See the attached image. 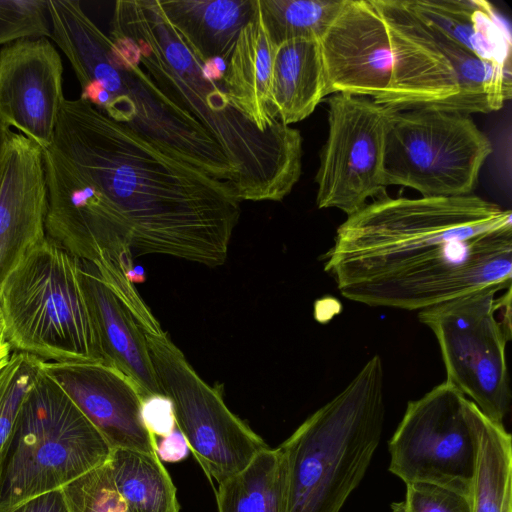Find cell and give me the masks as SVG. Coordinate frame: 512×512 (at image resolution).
I'll list each match as a JSON object with an SVG mask.
<instances>
[{
	"label": "cell",
	"instance_id": "cell-36",
	"mask_svg": "<svg viewBox=\"0 0 512 512\" xmlns=\"http://www.w3.org/2000/svg\"><path fill=\"white\" fill-rule=\"evenodd\" d=\"M127 278L134 285L143 283L146 279L144 269L141 266L135 265L128 273Z\"/></svg>",
	"mask_w": 512,
	"mask_h": 512
},
{
	"label": "cell",
	"instance_id": "cell-30",
	"mask_svg": "<svg viewBox=\"0 0 512 512\" xmlns=\"http://www.w3.org/2000/svg\"><path fill=\"white\" fill-rule=\"evenodd\" d=\"M391 512H470L469 499L438 485L406 484L405 499L391 504Z\"/></svg>",
	"mask_w": 512,
	"mask_h": 512
},
{
	"label": "cell",
	"instance_id": "cell-1",
	"mask_svg": "<svg viewBox=\"0 0 512 512\" xmlns=\"http://www.w3.org/2000/svg\"><path fill=\"white\" fill-rule=\"evenodd\" d=\"M47 217L69 226H121L134 258L225 263L240 216L234 188L164 152L90 102L64 99L42 148Z\"/></svg>",
	"mask_w": 512,
	"mask_h": 512
},
{
	"label": "cell",
	"instance_id": "cell-32",
	"mask_svg": "<svg viewBox=\"0 0 512 512\" xmlns=\"http://www.w3.org/2000/svg\"><path fill=\"white\" fill-rule=\"evenodd\" d=\"M190 451L187 440L176 428L157 442L156 454L161 461L175 463L185 459Z\"/></svg>",
	"mask_w": 512,
	"mask_h": 512
},
{
	"label": "cell",
	"instance_id": "cell-28",
	"mask_svg": "<svg viewBox=\"0 0 512 512\" xmlns=\"http://www.w3.org/2000/svg\"><path fill=\"white\" fill-rule=\"evenodd\" d=\"M61 491L69 512H127L113 483L108 461Z\"/></svg>",
	"mask_w": 512,
	"mask_h": 512
},
{
	"label": "cell",
	"instance_id": "cell-4",
	"mask_svg": "<svg viewBox=\"0 0 512 512\" xmlns=\"http://www.w3.org/2000/svg\"><path fill=\"white\" fill-rule=\"evenodd\" d=\"M384 420V368L374 355L280 445L288 471L285 512H339L369 467Z\"/></svg>",
	"mask_w": 512,
	"mask_h": 512
},
{
	"label": "cell",
	"instance_id": "cell-11",
	"mask_svg": "<svg viewBox=\"0 0 512 512\" xmlns=\"http://www.w3.org/2000/svg\"><path fill=\"white\" fill-rule=\"evenodd\" d=\"M162 394L174 406L176 426L207 477L221 483L269 447L225 404L161 328L143 332Z\"/></svg>",
	"mask_w": 512,
	"mask_h": 512
},
{
	"label": "cell",
	"instance_id": "cell-8",
	"mask_svg": "<svg viewBox=\"0 0 512 512\" xmlns=\"http://www.w3.org/2000/svg\"><path fill=\"white\" fill-rule=\"evenodd\" d=\"M111 452L105 437L41 368L0 465V512L62 489L105 464Z\"/></svg>",
	"mask_w": 512,
	"mask_h": 512
},
{
	"label": "cell",
	"instance_id": "cell-5",
	"mask_svg": "<svg viewBox=\"0 0 512 512\" xmlns=\"http://www.w3.org/2000/svg\"><path fill=\"white\" fill-rule=\"evenodd\" d=\"M108 36L77 60L80 98L164 152L231 185L237 194V174L219 144L160 89L141 66L129 37L111 31Z\"/></svg>",
	"mask_w": 512,
	"mask_h": 512
},
{
	"label": "cell",
	"instance_id": "cell-33",
	"mask_svg": "<svg viewBox=\"0 0 512 512\" xmlns=\"http://www.w3.org/2000/svg\"><path fill=\"white\" fill-rule=\"evenodd\" d=\"M9 512H69L60 490L34 497Z\"/></svg>",
	"mask_w": 512,
	"mask_h": 512
},
{
	"label": "cell",
	"instance_id": "cell-35",
	"mask_svg": "<svg viewBox=\"0 0 512 512\" xmlns=\"http://www.w3.org/2000/svg\"><path fill=\"white\" fill-rule=\"evenodd\" d=\"M10 132H11L10 128L4 126L0 122V176L2 173L4 161H5L6 149H7V144L9 141Z\"/></svg>",
	"mask_w": 512,
	"mask_h": 512
},
{
	"label": "cell",
	"instance_id": "cell-29",
	"mask_svg": "<svg viewBox=\"0 0 512 512\" xmlns=\"http://www.w3.org/2000/svg\"><path fill=\"white\" fill-rule=\"evenodd\" d=\"M39 37L51 38L48 1H0V45Z\"/></svg>",
	"mask_w": 512,
	"mask_h": 512
},
{
	"label": "cell",
	"instance_id": "cell-2",
	"mask_svg": "<svg viewBox=\"0 0 512 512\" xmlns=\"http://www.w3.org/2000/svg\"><path fill=\"white\" fill-rule=\"evenodd\" d=\"M324 269L342 296L421 311L512 284V213L477 195L368 202L337 228Z\"/></svg>",
	"mask_w": 512,
	"mask_h": 512
},
{
	"label": "cell",
	"instance_id": "cell-27",
	"mask_svg": "<svg viewBox=\"0 0 512 512\" xmlns=\"http://www.w3.org/2000/svg\"><path fill=\"white\" fill-rule=\"evenodd\" d=\"M41 359L13 351L0 371V465L9 446L21 407L41 370Z\"/></svg>",
	"mask_w": 512,
	"mask_h": 512
},
{
	"label": "cell",
	"instance_id": "cell-3",
	"mask_svg": "<svg viewBox=\"0 0 512 512\" xmlns=\"http://www.w3.org/2000/svg\"><path fill=\"white\" fill-rule=\"evenodd\" d=\"M111 32L129 37L160 89L219 144L238 178L240 201H280L300 178L302 137L286 126L261 132L230 101L227 61L204 59L163 14L158 0L117 1Z\"/></svg>",
	"mask_w": 512,
	"mask_h": 512
},
{
	"label": "cell",
	"instance_id": "cell-12",
	"mask_svg": "<svg viewBox=\"0 0 512 512\" xmlns=\"http://www.w3.org/2000/svg\"><path fill=\"white\" fill-rule=\"evenodd\" d=\"M475 404L446 380L408 402L389 441V471L469 496L475 468Z\"/></svg>",
	"mask_w": 512,
	"mask_h": 512
},
{
	"label": "cell",
	"instance_id": "cell-31",
	"mask_svg": "<svg viewBox=\"0 0 512 512\" xmlns=\"http://www.w3.org/2000/svg\"><path fill=\"white\" fill-rule=\"evenodd\" d=\"M141 416L146 429L155 437H165L176 428L173 403L164 394L142 399Z\"/></svg>",
	"mask_w": 512,
	"mask_h": 512
},
{
	"label": "cell",
	"instance_id": "cell-25",
	"mask_svg": "<svg viewBox=\"0 0 512 512\" xmlns=\"http://www.w3.org/2000/svg\"><path fill=\"white\" fill-rule=\"evenodd\" d=\"M113 483L127 512H179L175 485L156 453L112 449Z\"/></svg>",
	"mask_w": 512,
	"mask_h": 512
},
{
	"label": "cell",
	"instance_id": "cell-13",
	"mask_svg": "<svg viewBox=\"0 0 512 512\" xmlns=\"http://www.w3.org/2000/svg\"><path fill=\"white\" fill-rule=\"evenodd\" d=\"M393 111L366 96L335 93L328 98V136L315 176L318 208L349 216L369 199L387 195L383 155Z\"/></svg>",
	"mask_w": 512,
	"mask_h": 512
},
{
	"label": "cell",
	"instance_id": "cell-34",
	"mask_svg": "<svg viewBox=\"0 0 512 512\" xmlns=\"http://www.w3.org/2000/svg\"><path fill=\"white\" fill-rule=\"evenodd\" d=\"M12 352L13 350L6 338L4 320L0 311V371L10 360Z\"/></svg>",
	"mask_w": 512,
	"mask_h": 512
},
{
	"label": "cell",
	"instance_id": "cell-6",
	"mask_svg": "<svg viewBox=\"0 0 512 512\" xmlns=\"http://www.w3.org/2000/svg\"><path fill=\"white\" fill-rule=\"evenodd\" d=\"M392 41V85L379 103L394 111L500 110L512 95L511 68L483 60L429 26L405 0H372Z\"/></svg>",
	"mask_w": 512,
	"mask_h": 512
},
{
	"label": "cell",
	"instance_id": "cell-22",
	"mask_svg": "<svg viewBox=\"0 0 512 512\" xmlns=\"http://www.w3.org/2000/svg\"><path fill=\"white\" fill-rule=\"evenodd\" d=\"M158 4L199 56L227 62L240 30L257 9V0H158Z\"/></svg>",
	"mask_w": 512,
	"mask_h": 512
},
{
	"label": "cell",
	"instance_id": "cell-14",
	"mask_svg": "<svg viewBox=\"0 0 512 512\" xmlns=\"http://www.w3.org/2000/svg\"><path fill=\"white\" fill-rule=\"evenodd\" d=\"M319 42L327 95L383 100L392 85L394 55L386 22L372 0H346Z\"/></svg>",
	"mask_w": 512,
	"mask_h": 512
},
{
	"label": "cell",
	"instance_id": "cell-24",
	"mask_svg": "<svg viewBox=\"0 0 512 512\" xmlns=\"http://www.w3.org/2000/svg\"><path fill=\"white\" fill-rule=\"evenodd\" d=\"M287 483L284 450L267 447L243 470L218 484V512H285Z\"/></svg>",
	"mask_w": 512,
	"mask_h": 512
},
{
	"label": "cell",
	"instance_id": "cell-19",
	"mask_svg": "<svg viewBox=\"0 0 512 512\" xmlns=\"http://www.w3.org/2000/svg\"><path fill=\"white\" fill-rule=\"evenodd\" d=\"M275 47L257 5L239 32L223 79L231 103L263 133L287 126L272 117L268 106Z\"/></svg>",
	"mask_w": 512,
	"mask_h": 512
},
{
	"label": "cell",
	"instance_id": "cell-15",
	"mask_svg": "<svg viewBox=\"0 0 512 512\" xmlns=\"http://www.w3.org/2000/svg\"><path fill=\"white\" fill-rule=\"evenodd\" d=\"M61 57L46 37L23 38L0 49V122L47 147L64 101Z\"/></svg>",
	"mask_w": 512,
	"mask_h": 512
},
{
	"label": "cell",
	"instance_id": "cell-10",
	"mask_svg": "<svg viewBox=\"0 0 512 512\" xmlns=\"http://www.w3.org/2000/svg\"><path fill=\"white\" fill-rule=\"evenodd\" d=\"M491 151L489 138L469 114L432 107L393 111L384 144V184L424 197L470 195Z\"/></svg>",
	"mask_w": 512,
	"mask_h": 512
},
{
	"label": "cell",
	"instance_id": "cell-23",
	"mask_svg": "<svg viewBox=\"0 0 512 512\" xmlns=\"http://www.w3.org/2000/svg\"><path fill=\"white\" fill-rule=\"evenodd\" d=\"M475 468L469 492L470 512H512V439L504 425L474 405Z\"/></svg>",
	"mask_w": 512,
	"mask_h": 512
},
{
	"label": "cell",
	"instance_id": "cell-18",
	"mask_svg": "<svg viewBox=\"0 0 512 512\" xmlns=\"http://www.w3.org/2000/svg\"><path fill=\"white\" fill-rule=\"evenodd\" d=\"M80 276L104 362L128 376L142 399L162 394L138 324L90 262L80 260Z\"/></svg>",
	"mask_w": 512,
	"mask_h": 512
},
{
	"label": "cell",
	"instance_id": "cell-21",
	"mask_svg": "<svg viewBox=\"0 0 512 512\" xmlns=\"http://www.w3.org/2000/svg\"><path fill=\"white\" fill-rule=\"evenodd\" d=\"M327 95L319 40L295 39L275 47L268 106L290 126L307 118Z\"/></svg>",
	"mask_w": 512,
	"mask_h": 512
},
{
	"label": "cell",
	"instance_id": "cell-16",
	"mask_svg": "<svg viewBox=\"0 0 512 512\" xmlns=\"http://www.w3.org/2000/svg\"><path fill=\"white\" fill-rule=\"evenodd\" d=\"M42 370L73 400L112 449L156 453V437L146 429L136 384L103 361L50 362Z\"/></svg>",
	"mask_w": 512,
	"mask_h": 512
},
{
	"label": "cell",
	"instance_id": "cell-9",
	"mask_svg": "<svg viewBox=\"0 0 512 512\" xmlns=\"http://www.w3.org/2000/svg\"><path fill=\"white\" fill-rule=\"evenodd\" d=\"M418 319L437 339L446 381L503 425L511 403V287L473 291L419 311Z\"/></svg>",
	"mask_w": 512,
	"mask_h": 512
},
{
	"label": "cell",
	"instance_id": "cell-26",
	"mask_svg": "<svg viewBox=\"0 0 512 512\" xmlns=\"http://www.w3.org/2000/svg\"><path fill=\"white\" fill-rule=\"evenodd\" d=\"M346 0H257L266 32L274 46L295 40H320Z\"/></svg>",
	"mask_w": 512,
	"mask_h": 512
},
{
	"label": "cell",
	"instance_id": "cell-17",
	"mask_svg": "<svg viewBox=\"0 0 512 512\" xmlns=\"http://www.w3.org/2000/svg\"><path fill=\"white\" fill-rule=\"evenodd\" d=\"M46 213L42 150L11 131L0 176V285L46 238Z\"/></svg>",
	"mask_w": 512,
	"mask_h": 512
},
{
	"label": "cell",
	"instance_id": "cell-7",
	"mask_svg": "<svg viewBox=\"0 0 512 512\" xmlns=\"http://www.w3.org/2000/svg\"><path fill=\"white\" fill-rule=\"evenodd\" d=\"M0 311L13 351L50 362H104L80 260L47 236L0 285Z\"/></svg>",
	"mask_w": 512,
	"mask_h": 512
},
{
	"label": "cell",
	"instance_id": "cell-20",
	"mask_svg": "<svg viewBox=\"0 0 512 512\" xmlns=\"http://www.w3.org/2000/svg\"><path fill=\"white\" fill-rule=\"evenodd\" d=\"M429 26L477 57L511 68V35L484 0H405Z\"/></svg>",
	"mask_w": 512,
	"mask_h": 512
}]
</instances>
